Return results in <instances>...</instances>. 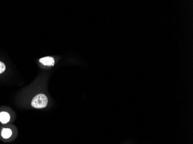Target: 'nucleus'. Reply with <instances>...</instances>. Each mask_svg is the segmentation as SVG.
I'll return each mask as SVG.
<instances>
[{"label": "nucleus", "instance_id": "nucleus-4", "mask_svg": "<svg viewBox=\"0 0 193 144\" xmlns=\"http://www.w3.org/2000/svg\"><path fill=\"white\" fill-rule=\"evenodd\" d=\"M12 131L10 129H4L1 132V135L5 139L9 138L12 135Z\"/></svg>", "mask_w": 193, "mask_h": 144}, {"label": "nucleus", "instance_id": "nucleus-3", "mask_svg": "<svg viewBox=\"0 0 193 144\" xmlns=\"http://www.w3.org/2000/svg\"><path fill=\"white\" fill-rule=\"evenodd\" d=\"M10 120V115L8 113L1 112L0 113V122L3 124L8 123Z\"/></svg>", "mask_w": 193, "mask_h": 144}, {"label": "nucleus", "instance_id": "nucleus-1", "mask_svg": "<svg viewBox=\"0 0 193 144\" xmlns=\"http://www.w3.org/2000/svg\"><path fill=\"white\" fill-rule=\"evenodd\" d=\"M48 99L44 94H38L35 96L31 102V105L35 108H42L46 107Z\"/></svg>", "mask_w": 193, "mask_h": 144}, {"label": "nucleus", "instance_id": "nucleus-2", "mask_svg": "<svg viewBox=\"0 0 193 144\" xmlns=\"http://www.w3.org/2000/svg\"><path fill=\"white\" fill-rule=\"evenodd\" d=\"M39 62L45 66L52 67V66H53L55 64L54 58L50 57L42 58L39 59Z\"/></svg>", "mask_w": 193, "mask_h": 144}, {"label": "nucleus", "instance_id": "nucleus-5", "mask_svg": "<svg viewBox=\"0 0 193 144\" xmlns=\"http://www.w3.org/2000/svg\"><path fill=\"white\" fill-rule=\"evenodd\" d=\"M5 69H6V67H5V64L2 62L0 61V74L3 73L5 70Z\"/></svg>", "mask_w": 193, "mask_h": 144}]
</instances>
